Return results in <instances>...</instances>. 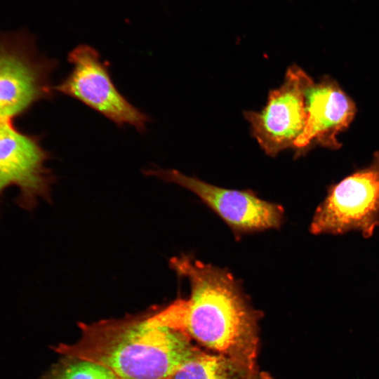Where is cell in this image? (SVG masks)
Masks as SVG:
<instances>
[{"label": "cell", "instance_id": "6da1fadb", "mask_svg": "<svg viewBox=\"0 0 379 379\" xmlns=\"http://www.w3.org/2000/svg\"><path fill=\"white\" fill-rule=\"evenodd\" d=\"M171 267L190 284L189 298L157 307L155 317L179 329L216 354L257 366L258 321L233 276L226 270L182 255Z\"/></svg>", "mask_w": 379, "mask_h": 379}, {"label": "cell", "instance_id": "7a4b0ae2", "mask_svg": "<svg viewBox=\"0 0 379 379\" xmlns=\"http://www.w3.org/2000/svg\"><path fill=\"white\" fill-rule=\"evenodd\" d=\"M78 326L81 335L77 343L52 349L100 364L120 379H166L201 351L185 333L159 322L154 307Z\"/></svg>", "mask_w": 379, "mask_h": 379}, {"label": "cell", "instance_id": "3957f363", "mask_svg": "<svg viewBox=\"0 0 379 379\" xmlns=\"http://www.w3.org/2000/svg\"><path fill=\"white\" fill-rule=\"evenodd\" d=\"M58 64L39 51L27 28L0 30V120L13 121L52 98L51 76Z\"/></svg>", "mask_w": 379, "mask_h": 379}, {"label": "cell", "instance_id": "277c9868", "mask_svg": "<svg viewBox=\"0 0 379 379\" xmlns=\"http://www.w3.org/2000/svg\"><path fill=\"white\" fill-rule=\"evenodd\" d=\"M70 72L57 85L55 93L76 99L119 127L126 125L144 133L150 118L131 104L118 90L110 73L109 63L102 61L93 47L81 44L68 54Z\"/></svg>", "mask_w": 379, "mask_h": 379}, {"label": "cell", "instance_id": "5b68a950", "mask_svg": "<svg viewBox=\"0 0 379 379\" xmlns=\"http://www.w3.org/2000/svg\"><path fill=\"white\" fill-rule=\"evenodd\" d=\"M379 225V152L368 167L330 187L310 230L314 234L358 230L368 238Z\"/></svg>", "mask_w": 379, "mask_h": 379}, {"label": "cell", "instance_id": "8992f818", "mask_svg": "<svg viewBox=\"0 0 379 379\" xmlns=\"http://www.w3.org/2000/svg\"><path fill=\"white\" fill-rule=\"evenodd\" d=\"M51 154L41 138L19 129L13 121L0 120V199L14 186L16 204L26 211L34 209L39 199L51 201L53 171L46 166Z\"/></svg>", "mask_w": 379, "mask_h": 379}, {"label": "cell", "instance_id": "52a82bcc", "mask_svg": "<svg viewBox=\"0 0 379 379\" xmlns=\"http://www.w3.org/2000/svg\"><path fill=\"white\" fill-rule=\"evenodd\" d=\"M144 173L192 192L236 234L278 228L283 222L281 205L263 200L250 190L220 187L174 169L152 168Z\"/></svg>", "mask_w": 379, "mask_h": 379}, {"label": "cell", "instance_id": "ba28073f", "mask_svg": "<svg viewBox=\"0 0 379 379\" xmlns=\"http://www.w3.org/2000/svg\"><path fill=\"white\" fill-rule=\"evenodd\" d=\"M313 83L302 69L293 65L283 84L270 93L261 112H244L253 136L267 154L274 157L294 147L306 123V93Z\"/></svg>", "mask_w": 379, "mask_h": 379}, {"label": "cell", "instance_id": "9c48e42d", "mask_svg": "<svg viewBox=\"0 0 379 379\" xmlns=\"http://www.w3.org/2000/svg\"><path fill=\"white\" fill-rule=\"evenodd\" d=\"M306 110V123L294 147L304 148L316 141L327 147L339 148L337 135L349 126L356 112L352 100L335 81L327 79L313 83L307 89Z\"/></svg>", "mask_w": 379, "mask_h": 379}, {"label": "cell", "instance_id": "30bf717a", "mask_svg": "<svg viewBox=\"0 0 379 379\" xmlns=\"http://www.w3.org/2000/svg\"><path fill=\"white\" fill-rule=\"evenodd\" d=\"M166 379H273L252 366L220 354L201 351Z\"/></svg>", "mask_w": 379, "mask_h": 379}, {"label": "cell", "instance_id": "8fae6325", "mask_svg": "<svg viewBox=\"0 0 379 379\" xmlns=\"http://www.w3.org/2000/svg\"><path fill=\"white\" fill-rule=\"evenodd\" d=\"M40 379H120L107 367L76 357L62 356Z\"/></svg>", "mask_w": 379, "mask_h": 379}]
</instances>
